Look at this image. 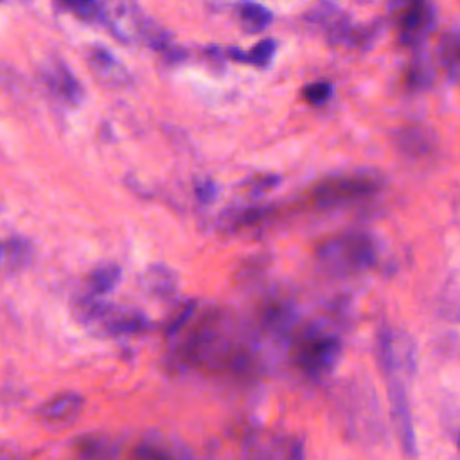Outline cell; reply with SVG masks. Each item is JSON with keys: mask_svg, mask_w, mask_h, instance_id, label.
Instances as JSON below:
<instances>
[{"mask_svg": "<svg viewBox=\"0 0 460 460\" xmlns=\"http://www.w3.org/2000/svg\"><path fill=\"white\" fill-rule=\"evenodd\" d=\"M84 406V399L77 392H61L56 394L54 397L47 399L40 408H38V417L43 422H52V424H63L74 420Z\"/></svg>", "mask_w": 460, "mask_h": 460, "instance_id": "obj_8", "label": "cell"}, {"mask_svg": "<svg viewBox=\"0 0 460 460\" xmlns=\"http://www.w3.org/2000/svg\"><path fill=\"white\" fill-rule=\"evenodd\" d=\"M88 65L93 70V74L108 84H124L128 83V70L124 68V65L117 59V56L111 54L110 49L93 43L88 47V54H86Z\"/></svg>", "mask_w": 460, "mask_h": 460, "instance_id": "obj_9", "label": "cell"}, {"mask_svg": "<svg viewBox=\"0 0 460 460\" xmlns=\"http://www.w3.org/2000/svg\"><path fill=\"white\" fill-rule=\"evenodd\" d=\"M295 309L289 302L280 298H268L259 307V323L273 334L288 332L295 323Z\"/></svg>", "mask_w": 460, "mask_h": 460, "instance_id": "obj_10", "label": "cell"}, {"mask_svg": "<svg viewBox=\"0 0 460 460\" xmlns=\"http://www.w3.org/2000/svg\"><path fill=\"white\" fill-rule=\"evenodd\" d=\"M32 255V244L23 235L13 234L2 241V266L7 273L25 268Z\"/></svg>", "mask_w": 460, "mask_h": 460, "instance_id": "obj_14", "label": "cell"}, {"mask_svg": "<svg viewBox=\"0 0 460 460\" xmlns=\"http://www.w3.org/2000/svg\"><path fill=\"white\" fill-rule=\"evenodd\" d=\"M65 9L72 11L77 18L90 22V23H106L108 22V7L99 2H65Z\"/></svg>", "mask_w": 460, "mask_h": 460, "instance_id": "obj_20", "label": "cell"}, {"mask_svg": "<svg viewBox=\"0 0 460 460\" xmlns=\"http://www.w3.org/2000/svg\"><path fill=\"white\" fill-rule=\"evenodd\" d=\"M122 279V270L117 262H102L95 266L86 277V293L99 298L111 293Z\"/></svg>", "mask_w": 460, "mask_h": 460, "instance_id": "obj_15", "label": "cell"}, {"mask_svg": "<svg viewBox=\"0 0 460 460\" xmlns=\"http://www.w3.org/2000/svg\"><path fill=\"white\" fill-rule=\"evenodd\" d=\"M379 185L381 183L374 174L365 172L327 176L311 185L304 196V201L316 210L338 208L372 196Z\"/></svg>", "mask_w": 460, "mask_h": 460, "instance_id": "obj_4", "label": "cell"}, {"mask_svg": "<svg viewBox=\"0 0 460 460\" xmlns=\"http://www.w3.org/2000/svg\"><path fill=\"white\" fill-rule=\"evenodd\" d=\"M133 460H189V455L164 437H146L133 449Z\"/></svg>", "mask_w": 460, "mask_h": 460, "instance_id": "obj_12", "label": "cell"}, {"mask_svg": "<svg viewBox=\"0 0 460 460\" xmlns=\"http://www.w3.org/2000/svg\"><path fill=\"white\" fill-rule=\"evenodd\" d=\"M277 50V41L271 38L261 40L259 43H255L248 52H243L239 49H228V56L232 59H239L255 66H268L273 59V54Z\"/></svg>", "mask_w": 460, "mask_h": 460, "instance_id": "obj_19", "label": "cell"}, {"mask_svg": "<svg viewBox=\"0 0 460 460\" xmlns=\"http://www.w3.org/2000/svg\"><path fill=\"white\" fill-rule=\"evenodd\" d=\"M332 93V86L331 83L327 81H316V83H311L307 84L304 90H302V95L304 99L309 102V104H323Z\"/></svg>", "mask_w": 460, "mask_h": 460, "instance_id": "obj_21", "label": "cell"}, {"mask_svg": "<svg viewBox=\"0 0 460 460\" xmlns=\"http://www.w3.org/2000/svg\"><path fill=\"white\" fill-rule=\"evenodd\" d=\"M280 181V176L275 174H255L244 181V189L252 194H262L264 190L273 189Z\"/></svg>", "mask_w": 460, "mask_h": 460, "instance_id": "obj_22", "label": "cell"}, {"mask_svg": "<svg viewBox=\"0 0 460 460\" xmlns=\"http://www.w3.org/2000/svg\"><path fill=\"white\" fill-rule=\"evenodd\" d=\"M341 340L325 331L307 329L293 345L295 365L313 379L329 376L341 358Z\"/></svg>", "mask_w": 460, "mask_h": 460, "instance_id": "obj_5", "label": "cell"}, {"mask_svg": "<svg viewBox=\"0 0 460 460\" xmlns=\"http://www.w3.org/2000/svg\"><path fill=\"white\" fill-rule=\"evenodd\" d=\"M316 261L331 273H359L376 264L377 246L367 232H338L316 243Z\"/></svg>", "mask_w": 460, "mask_h": 460, "instance_id": "obj_2", "label": "cell"}, {"mask_svg": "<svg viewBox=\"0 0 460 460\" xmlns=\"http://www.w3.org/2000/svg\"><path fill=\"white\" fill-rule=\"evenodd\" d=\"M435 25V5L429 2L406 4L397 18L399 41L402 45H419Z\"/></svg>", "mask_w": 460, "mask_h": 460, "instance_id": "obj_6", "label": "cell"}, {"mask_svg": "<svg viewBox=\"0 0 460 460\" xmlns=\"http://www.w3.org/2000/svg\"><path fill=\"white\" fill-rule=\"evenodd\" d=\"M237 20L246 32H261L271 23L273 13L262 4L243 2L237 5Z\"/></svg>", "mask_w": 460, "mask_h": 460, "instance_id": "obj_17", "label": "cell"}, {"mask_svg": "<svg viewBox=\"0 0 460 460\" xmlns=\"http://www.w3.org/2000/svg\"><path fill=\"white\" fill-rule=\"evenodd\" d=\"M451 56L455 61L460 63V38H456L453 43H451Z\"/></svg>", "mask_w": 460, "mask_h": 460, "instance_id": "obj_24", "label": "cell"}, {"mask_svg": "<svg viewBox=\"0 0 460 460\" xmlns=\"http://www.w3.org/2000/svg\"><path fill=\"white\" fill-rule=\"evenodd\" d=\"M178 336L180 341L171 352L174 367L235 376L253 370L255 350L230 311L208 307L194 316Z\"/></svg>", "mask_w": 460, "mask_h": 460, "instance_id": "obj_1", "label": "cell"}, {"mask_svg": "<svg viewBox=\"0 0 460 460\" xmlns=\"http://www.w3.org/2000/svg\"><path fill=\"white\" fill-rule=\"evenodd\" d=\"M456 446H458V451H460V435H458V438H456Z\"/></svg>", "mask_w": 460, "mask_h": 460, "instance_id": "obj_25", "label": "cell"}, {"mask_svg": "<svg viewBox=\"0 0 460 460\" xmlns=\"http://www.w3.org/2000/svg\"><path fill=\"white\" fill-rule=\"evenodd\" d=\"M75 316L86 323L95 325L102 332L111 336H129L138 334L147 329V316L137 307L113 305L108 302H99V298L92 295H83L74 302Z\"/></svg>", "mask_w": 460, "mask_h": 460, "instance_id": "obj_3", "label": "cell"}, {"mask_svg": "<svg viewBox=\"0 0 460 460\" xmlns=\"http://www.w3.org/2000/svg\"><path fill=\"white\" fill-rule=\"evenodd\" d=\"M75 453L81 460H111L115 456V446L108 437L84 435L75 442Z\"/></svg>", "mask_w": 460, "mask_h": 460, "instance_id": "obj_18", "label": "cell"}, {"mask_svg": "<svg viewBox=\"0 0 460 460\" xmlns=\"http://www.w3.org/2000/svg\"><path fill=\"white\" fill-rule=\"evenodd\" d=\"M275 214V208L271 205H259V207H241L225 210L219 216V228L225 232H237L243 228H250L255 225L264 223Z\"/></svg>", "mask_w": 460, "mask_h": 460, "instance_id": "obj_11", "label": "cell"}, {"mask_svg": "<svg viewBox=\"0 0 460 460\" xmlns=\"http://www.w3.org/2000/svg\"><path fill=\"white\" fill-rule=\"evenodd\" d=\"M43 81L56 97L70 106H77L84 99L83 84L61 58H52L43 66Z\"/></svg>", "mask_w": 460, "mask_h": 460, "instance_id": "obj_7", "label": "cell"}, {"mask_svg": "<svg viewBox=\"0 0 460 460\" xmlns=\"http://www.w3.org/2000/svg\"><path fill=\"white\" fill-rule=\"evenodd\" d=\"M217 194V187L210 178H203L194 185V196L199 203H212Z\"/></svg>", "mask_w": 460, "mask_h": 460, "instance_id": "obj_23", "label": "cell"}, {"mask_svg": "<svg viewBox=\"0 0 460 460\" xmlns=\"http://www.w3.org/2000/svg\"><path fill=\"white\" fill-rule=\"evenodd\" d=\"M397 147L408 156H424L435 147V135L424 126H406L397 131Z\"/></svg>", "mask_w": 460, "mask_h": 460, "instance_id": "obj_13", "label": "cell"}, {"mask_svg": "<svg viewBox=\"0 0 460 460\" xmlns=\"http://www.w3.org/2000/svg\"><path fill=\"white\" fill-rule=\"evenodd\" d=\"M142 289L153 296H171L176 289V275L164 264H153L142 271Z\"/></svg>", "mask_w": 460, "mask_h": 460, "instance_id": "obj_16", "label": "cell"}]
</instances>
